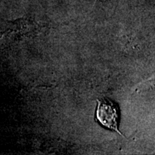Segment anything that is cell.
Masks as SVG:
<instances>
[{
	"instance_id": "obj_1",
	"label": "cell",
	"mask_w": 155,
	"mask_h": 155,
	"mask_svg": "<svg viewBox=\"0 0 155 155\" xmlns=\"http://www.w3.org/2000/svg\"><path fill=\"white\" fill-rule=\"evenodd\" d=\"M97 102L96 118L101 124L122 135L119 129L120 119L119 106L108 98L98 99Z\"/></svg>"
}]
</instances>
